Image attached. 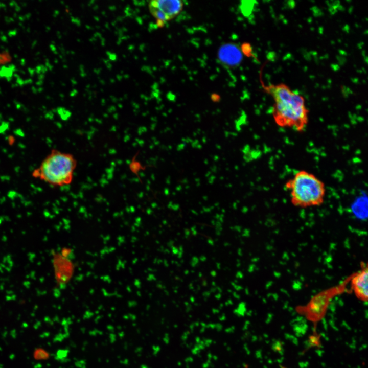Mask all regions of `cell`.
<instances>
[{
	"label": "cell",
	"instance_id": "obj_7",
	"mask_svg": "<svg viewBox=\"0 0 368 368\" xmlns=\"http://www.w3.org/2000/svg\"><path fill=\"white\" fill-rule=\"evenodd\" d=\"M129 167L131 171L135 174H137L141 169H143L141 164L136 160H132Z\"/></svg>",
	"mask_w": 368,
	"mask_h": 368
},
{
	"label": "cell",
	"instance_id": "obj_8",
	"mask_svg": "<svg viewBox=\"0 0 368 368\" xmlns=\"http://www.w3.org/2000/svg\"><path fill=\"white\" fill-rule=\"evenodd\" d=\"M244 49H246V50H244L245 53H247V54L250 53V52L251 51V49L250 48V45L249 44L245 45Z\"/></svg>",
	"mask_w": 368,
	"mask_h": 368
},
{
	"label": "cell",
	"instance_id": "obj_5",
	"mask_svg": "<svg viewBox=\"0 0 368 368\" xmlns=\"http://www.w3.org/2000/svg\"><path fill=\"white\" fill-rule=\"evenodd\" d=\"M149 6L158 9L170 20L177 16L182 10L183 2L179 0L152 1Z\"/></svg>",
	"mask_w": 368,
	"mask_h": 368
},
{
	"label": "cell",
	"instance_id": "obj_2",
	"mask_svg": "<svg viewBox=\"0 0 368 368\" xmlns=\"http://www.w3.org/2000/svg\"><path fill=\"white\" fill-rule=\"evenodd\" d=\"M291 202L295 206L309 208L321 205L326 189L324 182L313 173L302 170L296 172L285 183Z\"/></svg>",
	"mask_w": 368,
	"mask_h": 368
},
{
	"label": "cell",
	"instance_id": "obj_4",
	"mask_svg": "<svg viewBox=\"0 0 368 368\" xmlns=\"http://www.w3.org/2000/svg\"><path fill=\"white\" fill-rule=\"evenodd\" d=\"M218 55L223 64L230 67L239 65L242 59L241 50L238 46L232 43L222 45L218 51Z\"/></svg>",
	"mask_w": 368,
	"mask_h": 368
},
{
	"label": "cell",
	"instance_id": "obj_6",
	"mask_svg": "<svg viewBox=\"0 0 368 368\" xmlns=\"http://www.w3.org/2000/svg\"><path fill=\"white\" fill-rule=\"evenodd\" d=\"M352 288L358 298L363 302L367 301L368 297L367 267H364L354 275L352 280Z\"/></svg>",
	"mask_w": 368,
	"mask_h": 368
},
{
	"label": "cell",
	"instance_id": "obj_1",
	"mask_svg": "<svg viewBox=\"0 0 368 368\" xmlns=\"http://www.w3.org/2000/svg\"><path fill=\"white\" fill-rule=\"evenodd\" d=\"M266 90L274 101L272 116L275 124L281 127L303 132L309 121V111L304 97L283 83L269 85Z\"/></svg>",
	"mask_w": 368,
	"mask_h": 368
},
{
	"label": "cell",
	"instance_id": "obj_3",
	"mask_svg": "<svg viewBox=\"0 0 368 368\" xmlns=\"http://www.w3.org/2000/svg\"><path fill=\"white\" fill-rule=\"evenodd\" d=\"M77 164L72 154L53 150L33 171L32 176L53 186H66L73 181Z\"/></svg>",
	"mask_w": 368,
	"mask_h": 368
}]
</instances>
